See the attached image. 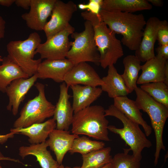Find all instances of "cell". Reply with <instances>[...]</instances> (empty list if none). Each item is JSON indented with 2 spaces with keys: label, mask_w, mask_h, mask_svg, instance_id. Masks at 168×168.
<instances>
[{
  "label": "cell",
  "mask_w": 168,
  "mask_h": 168,
  "mask_svg": "<svg viewBox=\"0 0 168 168\" xmlns=\"http://www.w3.org/2000/svg\"><path fill=\"white\" fill-rule=\"evenodd\" d=\"M102 21L115 34L121 35V42L129 49L135 51L140 44L146 21L142 14L100 9Z\"/></svg>",
  "instance_id": "6da1fadb"
},
{
  "label": "cell",
  "mask_w": 168,
  "mask_h": 168,
  "mask_svg": "<svg viewBox=\"0 0 168 168\" xmlns=\"http://www.w3.org/2000/svg\"><path fill=\"white\" fill-rule=\"evenodd\" d=\"M81 15L92 26L95 42L100 55L101 66L105 69L115 64L124 54L121 41L102 21L99 14L86 11L82 12Z\"/></svg>",
  "instance_id": "7a4b0ae2"
},
{
  "label": "cell",
  "mask_w": 168,
  "mask_h": 168,
  "mask_svg": "<svg viewBox=\"0 0 168 168\" xmlns=\"http://www.w3.org/2000/svg\"><path fill=\"white\" fill-rule=\"evenodd\" d=\"M102 106H90L74 113L71 125L72 134L85 135L95 139L109 142V122Z\"/></svg>",
  "instance_id": "3957f363"
},
{
  "label": "cell",
  "mask_w": 168,
  "mask_h": 168,
  "mask_svg": "<svg viewBox=\"0 0 168 168\" xmlns=\"http://www.w3.org/2000/svg\"><path fill=\"white\" fill-rule=\"evenodd\" d=\"M105 116L116 118L122 123L123 127L118 128L113 125H108L107 128L112 132L119 135L121 138L130 147L133 155L138 160L142 159V152L145 148H149L152 145L145 133L140 128L139 125L133 122L113 105H110L105 110Z\"/></svg>",
  "instance_id": "277c9868"
},
{
  "label": "cell",
  "mask_w": 168,
  "mask_h": 168,
  "mask_svg": "<svg viewBox=\"0 0 168 168\" xmlns=\"http://www.w3.org/2000/svg\"><path fill=\"white\" fill-rule=\"evenodd\" d=\"M136 95L135 101L140 110L149 115L155 132L156 147L154 153V164H157L161 150L165 151L163 141L164 126L168 117V107L156 101L146 92L138 86L134 90Z\"/></svg>",
  "instance_id": "5b68a950"
},
{
  "label": "cell",
  "mask_w": 168,
  "mask_h": 168,
  "mask_svg": "<svg viewBox=\"0 0 168 168\" xmlns=\"http://www.w3.org/2000/svg\"><path fill=\"white\" fill-rule=\"evenodd\" d=\"M41 42L40 35L36 32L30 33L24 40L10 41L7 45V58L30 77L36 73L42 62L40 58L34 59L36 50Z\"/></svg>",
  "instance_id": "8992f818"
},
{
  "label": "cell",
  "mask_w": 168,
  "mask_h": 168,
  "mask_svg": "<svg viewBox=\"0 0 168 168\" xmlns=\"http://www.w3.org/2000/svg\"><path fill=\"white\" fill-rule=\"evenodd\" d=\"M38 94L25 104L19 117L13 124L14 128H24L44 122L53 116L55 105L49 101L45 93V86L37 82L34 84Z\"/></svg>",
  "instance_id": "52a82bcc"
},
{
  "label": "cell",
  "mask_w": 168,
  "mask_h": 168,
  "mask_svg": "<svg viewBox=\"0 0 168 168\" xmlns=\"http://www.w3.org/2000/svg\"><path fill=\"white\" fill-rule=\"evenodd\" d=\"M84 30L74 32L71 35L74 39L66 58L75 65L83 62H91L100 65V55L94 38L93 28L91 22L86 20Z\"/></svg>",
  "instance_id": "ba28073f"
},
{
  "label": "cell",
  "mask_w": 168,
  "mask_h": 168,
  "mask_svg": "<svg viewBox=\"0 0 168 168\" xmlns=\"http://www.w3.org/2000/svg\"><path fill=\"white\" fill-rule=\"evenodd\" d=\"M75 32L74 28L70 24L64 29L47 39L41 43L36 50L41 59H60L66 58L71 46L68 37Z\"/></svg>",
  "instance_id": "9c48e42d"
},
{
  "label": "cell",
  "mask_w": 168,
  "mask_h": 168,
  "mask_svg": "<svg viewBox=\"0 0 168 168\" xmlns=\"http://www.w3.org/2000/svg\"><path fill=\"white\" fill-rule=\"evenodd\" d=\"M77 10L76 5L72 1L64 2L56 0L51 18L47 21L43 30L47 39L66 28L69 24L73 14Z\"/></svg>",
  "instance_id": "30bf717a"
},
{
  "label": "cell",
  "mask_w": 168,
  "mask_h": 168,
  "mask_svg": "<svg viewBox=\"0 0 168 168\" xmlns=\"http://www.w3.org/2000/svg\"><path fill=\"white\" fill-rule=\"evenodd\" d=\"M56 0H31L29 12L21 16L27 26L35 30H43Z\"/></svg>",
  "instance_id": "8fae6325"
},
{
  "label": "cell",
  "mask_w": 168,
  "mask_h": 168,
  "mask_svg": "<svg viewBox=\"0 0 168 168\" xmlns=\"http://www.w3.org/2000/svg\"><path fill=\"white\" fill-rule=\"evenodd\" d=\"M163 22L156 16L151 17L146 21L140 44L135 51V56L141 62H146L155 56L154 47L157 32Z\"/></svg>",
  "instance_id": "7c38bea8"
},
{
  "label": "cell",
  "mask_w": 168,
  "mask_h": 168,
  "mask_svg": "<svg viewBox=\"0 0 168 168\" xmlns=\"http://www.w3.org/2000/svg\"><path fill=\"white\" fill-rule=\"evenodd\" d=\"M64 82L68 87L80 84L96 87L104 84L94 68L85 62L74 65L66 74Z\"/></svg>",
  "instance_id": "4fadbf2b"
},
{
  "label": "cell",
  "mask_w": 168,
  "mask_h": 168,
  "mask_svg": "<svg viewBox=\"0 0 168 168\" xmlns=\"http://www.w3.org/2000/svg\"><path fill=\"white\" fill-rule=\"evenodd\" d=\"M141 70L137 84L163 82L168 85V60L156 55L141 65Z\"/></svg>",
  "instance_id": "5bb4252c"
},
{
  "label": "cell",
  "mask_w": 168,
  "mask_h": 168,
  "mask_svg": "<svg viewBox=\"0 0 168 168\" xmlns=\"http://www.w3.org/2000/svg\"><path fill=\"white\" fill-rule=\"evenodd\" d=\"M38 79L36 73L28 78H18L13 81L7 88L5 93L9 100L7 109L12 110L14 115L17 114L21 103Z\"/></svg>",
  "instance_id": "9a60e30c"
},
{
  "label": "cell",
  "mask_w": 168,
  "mask_h": 168,
  "mask_svg": "<svg viewBox=\"0 0 168 168\" xmlns=\"http://www.w3.org/2000/svg\"><path fill=\"white\" fill-rule=\"evenodd\" d=\"M59 97L55 105L53 118L56 123V129L68 131L71 125L74 113L69 101L71 96L68 93V87L63 82L59 86Z\"/></svg>",
  "instance_id": "2e32d148"
},
{
  "label": "cell",
  "mask_w": 168,
  "mask_h": 168,
  "mask_svg": "<svg viewBox=\"0 0 168 168\" xmlns=\"http://www.w3.org/2000/svg\"><path fill=\"white\" fill-rule=\"evenodd\" d=\"M74 65L66 58L45 59L39 65L36 73L38 78L51 79L56 82H62L66 74Z\"/></svg>",
  "instance_id": "e0dca14e"
},
{
  "label": "cell",
  "mask_w": 168,
  "mask_h": 168,
  "mask_svg": "<svg viewBox=\"0 0 168 168\" xmlns=\"http://www.w3.org/2000/svg\"><path fill=\"white\" fill-rule=\"evenodd\" d=\"M75 134H71L68 131L55 129L49 134L46 140L48 147L55 155L58 164H62L64 156L71 148L74 139L78 137Z\"/></svg>",
  "instance_id": "ac0fdd59"
},
{
  "label": "cell",
  "mask_w": 168,
  "mask_h": 168,
  "mask_svg": "<svg viewBox=\"0 0 168 168\" xmlns=\"http://www.w3.org/2000/svg\"><path fill=\"white\" fill-rule=\"evenodd\" d=\"M69 87L73 93L72 106L74 114L91 106L103 92L101 88L97 87L75 85Z\"/></svg>",
  "instance_id": "d6986e66"
},
{
  "label": "cell",
  "mask_w": 168,
  "mask_h": 168,
  "mask_svg": "<svg viewBox=\"0 0 168 168\" xmlns=\"http://www.w3.org/2000/svg\"><path fill=\"white\" fill-rule=\"evenodd\" d=\"M56 127V122L53 118L27 127L11 128L10 132L26 135L28 137L29 142L31 144H36L45 142L49 134Z\"/></svg>",
  "instance_id": "ffe728a7"
},
{
  "label": "cell",
  "mask_w": 168,
  "mask_h": 168,
  "mask_svg": "<svg viewBox=\"0 0 168 168\" xmlns=\"http://www.w3.org/2000/svg\"><path fill=\"white\" fill-rule=\"evenodd\" d=\"M48 147L46 141L29 146H21L19 149V155L22 159L29 155L34 156L41 168H57L60 165L47 150Z\"/></svg>",
  "instance_id": "44dd1931"
},
{
  "label": "cell",
  "mask_w": 168,
  "mask_h": 168,
  "mask_svg": "<svg viewBox=\"0 0 168 168\" xmlns=\"http://www.w3.org/2000/svg\"><path fill=\"white\" fill-rule=\"evenodd\" d=\"M113 99L114 105L133 121L141 125L146 136H149L152 133V128L143 118L142 114L135 101L127 96L117 97Z\"/></svg>",
  "instance_id": "7402d4cb"
},
{
  "label": "cell",
  "mask_w": 168,
  "mask_h": 168,
  "mask_svg": "<svg viewBox=\"0 0 168 168\" xmlns=\"http://www.w3.org/2000/svg\"><path fill=\"white\" fill-rule=\"evenodd\" d=\"M107 75L101 79L104 84L101 86L103 91L107 93L108 96L114 98L127 96L129 93L121 75L114 66H109Z\"/></svg>",
  "instance_id": "603a6c76"
},
{
  "label": "cell",
  "mask_w": 168,
  "mask_h": 168,
  "mask_svg": "<svg viewBox=\"0 0 168 168\" xmlns=\"http://www.w3.org/2000/svg\"><path fill=\"white\" fill-rule=\"evenodd\" d=\"M152 5L147 0H102L101 9L132 13L150 10Z\"/></svg>",
  "instance_id": "cb8c5ba5"
},
{
  "label": "cell",
  "mask_w": 168,
  "mask_h": 168,
  "mask_svg": "<svg viewBox=\"0 0 168 168\" xmlns=\"http://www.w3.org/2000/svg\"><path fill=\"white\" fill-rule=\"evenodd\" d=\"M28 75L18 65L4 57L0 65V91L5 93L7 87L14 80L28 78Z\"/></svg>",
  "instance_id": "d4e9b609"
},
{
  "label": "cell",
  "mask_w": 168,
  "mask_h": 168,
  "mask_svg": "<svg viewBox=\"0 0 168 168\" xmlns=\"http://www.w3.org/2000/svg\"><path fill=\"white\" fill-rule=\"evenodd\" d=\"M141 62L135 55H128L123 59L124 70L121 76L129 93L137 87V82L141 68Z\"/></svg>",
  "instance_id": "484cf974"
},
{
  "label": "cell",
  "mask_w": 168,
  "mask_h": 168,
  "mask_svg": "<svg viewBox=\"0 0 168 168\" xmlns=\"http://www.w3.org/2000/svg\"><path fill=\"white\" fill-rule=\"evenodd\" d=\"M111 148L108 147L82 155V165L80 168H100L111 163Z\"/></svg>",
  "instance_id": "4316f807"
},
{
  "label": "cell",
  "mask_w": 168,
  "mask_h": 168,
  "mask_svg": "<svg viewBox=\"0 0 168 168\" xmlns=\"http://www.w3.org/2000/svg\"><path fill=\"white\" fill-rule=\"evenodd\" d=\"M103 142L92 140L85 136L78 137L74 140L69 152L71 154L78 153L85 155L105 147Z\"/></svg>",
  "instance_id": "83f0119b"
},
{
  "label": "cell",
  "mask_w": 168,
  "mask_h": 168,
  "mask_svg": "<svg viewBox=\"0 0 168 168\" xmlns=\"http://www.w3.org/2000/svg\"><path fill=\"white\" fill-rule=\"evenodd\" d=\"M140 88L156 101L168 107V85L164 82L146 83Z\"/></svg>",
  "instance_id": "f1b7e54d"
},
{
  "label": "cell",
  "mask_w": 168,
  "mask_h": 168,
  "mask_svg": "<svg viewBox=\"0 0 168 168\" xmlns=\"http://www.w3.org/2000/svg\"><path fill=\"white\" fill-rule=\"evenodd\" d=\"M124 152L116 154L111 163L113 168H140V161L128 154L129 149H124Z\"/></svg>",
  "instance_id": "f546056e"
},
{
  "label": "cell",
  "mask_w": 168,
  "mask_h": 168,
  "mask_svg": "<svg viewBox=\"0 0 168 168\" xmlns=\"http://www.w3.org/2000/svg\"><path fill=\"white\" fill-rule=\"evenodd\" d=\"M102 0H90L87 4L80 3L78 7L81 10H86L87 11L99 14L101 9L100 6Z\"/></svg>",
  "instance_id": "4dcf8cb0"
},
{
  "label": "cell",
  "mask_w": 168,
  "mask_h": 168,
  "mask_svg": "<svg viewBox=\"0 0 168 168\" xmlns=\"http://www.w3.org/2000/svg\"><path fill=\"white\" fill-rule=\"evenodd\" d=\"M157 40L159 45L168 44V23L166 20H163L157 31Z\"/></svg>",
  "instance_id": "1f68e13d"
},
{
  "label": "cell",
  "mask_w": 168,
  "mask_h": 168,
  "mask_svg": "<svg viewBox=\"0 0 168 168\" xmlns=\"http://www.w3.org/2000/svg\"><path fill=\"white\" fill-rule=\"evenodd\" d=\"M157 55L166 60L168 59V44L159 45L156 49Z\"/></svg>",
  "instance_id": "d6a6232c"
},
{
  "label": "cell",
  "mask_w": 168,
  "mask_h": 168,
  "mask_svg": "<svg viewBox=\"0 0 168 168\" xmlns=\"http://www.w3.org/2000/svg\"><path fill=\"white\" fill-rule=\"evenodd\" d=\"M31 2V0H15L14 3L17 6L27 10L30 8Z\"/></svg>",
  "instance_id": "836d02e7"
},
{
  "label": "cell",
  "mask_w": 168,
  "mask_h": 168,
  "mask_svg": "<svg viewBox=\"0 0 168 168\" xmlns=\"http://www.w3.org/2000/svg\"><path fill=\"white\" fill-rule=\"evenodd\" d=\"M16 133L13 132H10L8 134L2 135L0 134V143L2 144L6 142L8 139L14 137L15 134Z\"/></svg>",
  "instance_id": "e575fe53"
},
{
  "label": "cell",
  "mask_w": 168,
  "mask_h": 168,
  "mask_svg": "<svg viewBox=\"0 0 168 168\" xmlns=\"http://www.w3.org/2000/svg\"><path fill=\"white\" fill-rule=\"evenodd\" d=\"M6 22L0 16V40L4 37L5 33Z\"/></svg>",
  "instance_id": "d590c367"
},
{
  "label": "cell",
  "mask_w": 168,
  "mask_h": 168,
  "mask_svg": "<svg viewBox=\"0 0 168 168\" xmlns=\"http://www.w3.org/2000/svg\"><path fill=\"white\" fill-rule=\"evenodd\" d=\"M15 0H0V5L6 7L11 6L15 2Z\"/></svg>",
  "instance_id": "8d00e7d4"
},
{
  "label": "cell",
  "mask_w": 168,
  "mask_h": 168,
  "mask_svg": "<svg viewBox=\"0 0 168 168\" xmlns=\"http://www.w3.org/2000/svg\"><path fill=\"white\" fill-rule=\"evenodd\" d=\"M147 1L152 5V4L156 7H162L163 2L161 0H147Z\"/></svg>",
  "instance_id": "74e56055"
},
{
  "label": "cell",
  "mask_w": 168,
  "mask_h": 168,
  "mask_svg": "<svg viewBox=\"0 0 168 168\" xmlns=\"http://www.w3.org/2000/svg\"><path fill=\"white\" fill-rule=\"evenodd\" d=\"M2 160H8L16 162L21 163V162L18 160L11 158L10 157H5L0 152V161Z\"/></svg>",
  "instance_id": "f35d334b"
},
{
  "label": "cell",
  "mask_w": 168,
  "mask_h": 168,
  "mask_svg": "<svg viewBox=\"0 0 168 168\" xmlns=\"http://www.w3.org/2000/svg\"><path fill=\"white\" fill-rule=\"evenodd\" d=\"M72 168H80V166H75ZM100 168H113L112 164L111 163H110L105 165L103 166Z\"/></svg>",
  "instance_id": "ab89813d"
},
{
  "label": "cell",
  "mask_w": 168,
  "mask_h": 168,
  "mask_svg": "<svg viewBox=\"0 0 168 168\" xmlns=\"http://www.w3.org/2000/svg\"><path fill=\"white\" fill-rule=\"evenodd\" d=\"M57 168H71V167L68 166H64L62 164H61Z\"/></svg>",
  "instance_id": "60d3db41"
},
{
  "label": "cell",
  "mask_w": 168,
  "mask_h": 168,
  "mask_svg": "<svg viewBox=\"0 0 168 168\" xmlns=\"http://www.w3.org/2000/svg\"><path fill=\"white\" fill-rule=\"evenodd\" d=\"M3 60V58H2L1 56L0 55V63L2 62Z\"/></svg>",
  "instance_id": "b9f144b4"
},
{
  "label": "cell",
  "mask_w": 168,
  "mask_h": 168,
  "mask_svg": "<svg viewBox=\"0 0 168 168\" xmlns=\"http://www.w3.org/2000/svg\"><path fill=\"white\" fill-rule=\"evenodd\" d=\"M0 168H2V166L1 165L0 163Z\"/></svg>",
  "instance_id": "7bdbcfd3"
}]
</instances>
